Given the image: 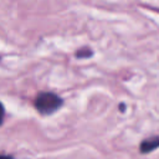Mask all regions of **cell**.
I'll use <instances>...</instances> for the list:
<instances>
[{
    "instance_id": "7a4b0ae2",
    "label": "cell",
    "mask_w": 159,
    "mask_h": 159,
    "mask_svg": "<svg viewBox=\"0 0 159 159\" xmlns=\"http://www.w3.org/2000/svg\"><path fill=\"white\" fill-rule=\"evenodd\" d=\"M159 148V135H155V137H150L148 139H144L142 143H140V153L145 154V153H150L153 152L154 149Z\"/></svg>"
},
{
    "instance_id": "3957f363",
    "label": "cell",
    "mask_w": 159,
    "mask_h": 159,
    "mask_svg": "<svg viewBox=\"0 0 159 159\" xmlns=\"http://www.w3.org/2000/svg\"><path fill=\"white\" fill-rule=\"evenodd\" d=\"M92 55H93V52H92L91 48H81L76 52L77 58H87V57H91Z\"/></svg>"
},
{
    "instance_id": "6da1fadb",
    "label": "cell",
    "mask_w": 159,
    "mask_h": 159,
    "mask_svg": "<svg viewBox=\"0 0 159 159\" xmlns=\"http://www.w3.org/2000/svg\"><path fill=\"white\" fill-rule=\"evenodd\" d=\"M63 104V99L52 92H41L35 99V108L42 116H50L58 111Z\"/></svg>"
},
{
    "instance_id": "5b68a950",
    "label": "cell",
    "mask_w": 159,
    "mask_h": 159,
    "mask_svg": "<svg viewBox=\"0 0 159 159\" xmlns=\"http://www.w3.org/2000/svg\"><path fill=\"white\" fill-rule=\"evenodd\" d=\"M119 108H120V112H124V111H125V106H124V103H120V104H119Z\"/></svg>"
},
{
    "instance_id": "277c9868",
    "label": "cell",
    "mask_w": 159,
    "mask_h": 159,
    "mask_svg": "<svg viewBox=\"0 0 159 159\" xmlns=\"http://www.w3.org/2000/svg\"><path fill=\"white\" fill-rule=\"evenodd\" d=\"M0 159H14V157H12V155H6V154H2Z\"/></svg>"
}]
</instances>
